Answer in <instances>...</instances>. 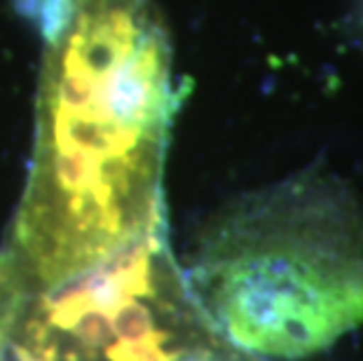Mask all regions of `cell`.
<instances>
[{
  "label": "cell",
  "mask_w": 363,
  "mask_h": 361,
  "mask_svg": "<svg viewBox=\"0 0 363 361\" xmlns=\"http://www.w3.org/2000/svg\"><path fill=\"white\" fill-rule=\"evenodd\" d=\"M38 24L33 157L0 258L48 291L167 233L179 91L152 0H38Z\"/></svg>",
  "instance_id": "cell-1"
},
{
  "label": "cell",
  "mask_w": 363,
  "mask_h": 361,
  "mask_svg": "<svg viewBox=\"0 0 363 361\" xmlns=\"http://www.w3.org/2000/svg\"><path fill=\"white\" fill-rule=\"evenodd\" d=\"M0 361H33L17 331L12 289L3 272H0Z\"/></svg>",
  "instance_id": "cell-3"
},
{
  "label": "cell",
  "mask_w": 363,
  "mask_h": 361,
  "mask_svg": "<svg viewBox=\"0 0 363 361\" xmlns=\"http://www.w3.org/2000/svg\"><path fill=\"white\" fill-rule=\"evenodd\" d=\"M185 287L233 348L310 357L363 326L361 206L319 174L246 195L206 226Z\"/></svg>",
  "instance_id": "cell-2"
}]
</instances>
